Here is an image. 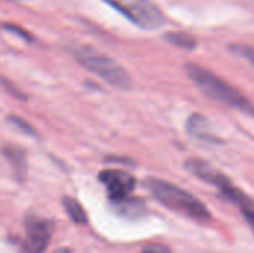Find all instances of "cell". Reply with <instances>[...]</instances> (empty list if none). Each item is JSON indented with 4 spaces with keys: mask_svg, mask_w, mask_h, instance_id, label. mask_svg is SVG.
Returning <instances> with one entry per match:
<instances>
[{
    "mask_svg": "<svg viewBox=\"0 0 254 253\" xmlns=\"http://www.w3.org/2000/svg\"><path fill=\"white\" fill-rule=\"evenodd\" d=\"M146 188L150 191L153 198L162 203L167 209L195 219V221H207L210 219V210L204 206L201 200L193 197L190 192L168 183L162 179H146Z\"/></svg>",
    "mask_w": 254,
    "mask_h": 253,
    "instance_id": "cell-1",
    "label": "cell"
},
{
    "mask_svg": "<svg viewBox=\"0 0 254 253\" xmlns=\"http://www.w3.org/2000/svg\"><path fill=\"white\" fill-rule=\"evenodd\" d=\"M185 67H186L189 78L193 81V84L208 98H211L217 103L226 104V106H232V107L244 110V112L254 113V107L252 106V103L235 86H232L231 84H228L226 81H223L213 72L204 69L202 66L193 64V63H188Z\"/></svg>",
    "mask_w": 254,
    "mask_h": 253,
    "instance_id": "cell-2",
    "label": "cell"
},
{
    "mask_svg": "<svg viewBox=\"0 0 254 253\" xmlns=\"http://www.w3.org/2000/svg\"><path fill=\"white\" fill-rule=\"evenodd\" d=\"M71 54L79 61V64H82L86 70L92 72L95 76L101 78L109 85L121 89H127L131 86V75L112 57L104 55L89 46L74 48L71 49Z\"/></svg>",
    "mask_w": 254,
    "mask_h": 253,
    "instance_id": "cell-3",
    "label": "cell"
},
{
    "mask_svg": "<svg viewBox=\"0 0 254 253\" xmlns=\"http://www.w3.org/2000/svg\"><path fill=\"white\" fill-rule=\"evenodd\" d=\"M104 1L143 30H156L167 24V15L153 0H104Z\"/></svg>",
    "mask_w": 254,
    "mask_h": 253,
    "instance_id": "cell-4",
    "label": "cell"
},
{
    "mask_svg": "<svg viewBox=\"0 0 254 253\" xmlns=\"http://www.w3.org/2000/svg\"><path fill=\"white\" fill-rule=\"evenodd\" d=\"M52 236V222L39 216L25 219V243L22 253H43Z\"/></svg>",
    "mask_w": 254,
    "mask_h": 253,
    "instance_id": "cell-5",
    "label": "cell"
},
{
    "mask_svg": "<svg viewBox=\"0 0 254 253\" xmlns=\"http://www.w3.org/2000/svg\"><path fill=\"white\" fill-rule=\"evenodd\" d=\"M100 180L106 186L112 203H118L128 198L135 188V179L124 170H104L100 173Z\"/></svg>",
    "mask_w": 254,
    "mask_h": 253,
    "instance_id": "cell-6",
    "label": "cell"
},
{
    "mask_svg": "<svg viewBox=\"0 0 254 253\" xmlns=\"http://www.w3.org/2000/svg\"><path fill=\"white\" fill-rule=\"evenodd\" d=\"M186 130H188V134L196 140V142H201V143H205V145H219L222 143L220 137L216 134L211 122L199 115V113H193L189 116L188 122H186Z\"/></svg>",
    "mask_w": 254,
    "mask_h": 253,
    "instance_id": "cell-7",
    "label": "cell"
},
{
    "mask_svg": "<svg viewBox=\"0 0 254 253\" xmlns=\"http://www.w3.org/2000/svg\"><path fill=\"white\" fill-rule=\"evenodd\" d=\"M186 170L190 171L193 176L199 177L201 180H204V182H207V183H210L219 189L229 182V179L225 174H222L219 170H216L211 164L201 161V160L186 161Z\"/></svg>",
    "mask_w": 254,
    "mask_h": 253,
    "instance_id": "cell-8",
    "label": "cell"
},
{
    "mask_svg": "<svg viewBox=\"0 0 254 253\" xmlns=\"http://www.w3.org/2000/svg\"><path fill=\"white\" fill-rule=\"evenodd\" d=\"M3 155L9 161L18 182H22L25 179V174H27V154H25V151L18 148V146L7 145L3 148Z\"/></svg>",
    "mask_w": 254,
    "mask_h": 253,
    "instance_id": "cell-9",
    "label": "cell"
},
{
    "mask_svg": "<svg viewBox=\"0 0 254 253\" xmlns=\"http://www.w3.org/2000/svg\"><path fill=\"white\" fill-rule=\"evenodd\" d=\"M63 204H64V209L68 215V218L74 222V224H79V225H85L88 222V216H86V212L85 209L82 207V204L71 198V197H65L63 200Z\"/></svg>",
    "mask_w": 254,
    "mask_h": 253,
    "instance_id": "cell-10",
    "label": "cell"
},
{
    "mask_svg": "<svg viewBox=\"0 0 254 253\" xmlns=\"http://www.w3.org/2000/svg\"><path fill=\"white\" fill-rule=\"evenodd\" d=\"M118 209V212L124 216H138L144 210V203L140 198H125L122 201L113 203Z\"/></svg>",
    "mask_w": 254,
    "mask_h": 253,
    "instance_id": "cell-11",
    "label": "cell"
},
{
    "mask_svg": "<svg viewBox=\"0 0 254 253\" xmlns=\"http://www.w3.org/2000/svg\"><path fill=\"white\" fill-rule=\"evenodd\" d=\"M165 39L168 42H171L173 45L183 48V49H193L196 46V39L193 36H190L189 33H182V31H174V33H168L165 36Z\"/></svg>",
    "mask_w": 254,
    "mask_h": 253,
    "instance_id": "cell-12",
    "label": "cell"
},
{
    "mask_svg": "<svg viewBox=\"0 0 254 253\" xmlns=\"http://www.w3.org/2000/svg\"><path fill=\"white\" fill-rule=\"evenodd\" d=\"M7 122H9L13 128H16L18 131H21V133H24V134H27V136H31V137H37L36 128H33L25 119H22V118H19V116H15V115H10V116H7Z\"/></svg>",
    "mask_w": 254,
    "mask_h": 253,
    "instance_id": "cell-13",
    "label": "cell"
},
{
    "mask_svg": "<svg viewBox=\"0 0 254 253\" xmlns=\"http://www.w3.org/2000/svg\"><path fill=\"white\" fill-rule=\"evenodd\" d=\"M229 51L234 52L237 57H241L244 60H247L252 66H254V48L249 45H232L229 46Z\"/></svg>",
    "mask_w": 254,
    "mask_h": 253,
    "instance_id": "cell-14",
    "label": "cell"
},
{
    "mask_svg": "<svg viewBox=\"0 0 254 253\" xmlns=\"http://www.w3.org/2000/svg\"><path fill=\"white\" fill-rule=\"evenodd\" d=\"M141 253H173L171 249L162 243H152V245H147L144 246L143 252Z\"/></svg>",
    "mask_w": 254,
    "mask_h": 253,
    "instance_id": "cell-15",
    "label": "cell"
},
{
    "mask_svg": "<svg viewBox=\"0 0 254 253\" xmlns=\"http://www.w3.org/2000/svg\"><path fill=\"white\" fill-rule=\"evenodd\" d=\"M241 212H243V215H244V218H246L247 224L252 227V230H253V233H254V203L249 204V206H246V207H243V209H241Z\"/></svg>",
    "mask_w": 254,
    "mask_h": 253,
    "instance_id": "cell-16",
    "label": "cell"
},
{
    "mask_svg": "<svg viewBox=\"0 0 254 253\" xmlns=\"http://www.w3.org/2000/svg\"><path fill=\"white\" fill-rule=\"evenodd\" d=\"M9 31H12V33H16V34H19L21 37H24V39H27V40H31V36L28 34V33H25V30H22V28H19V27H15V25H12V24H7V25H4Z\"/></svg>",
    "mask_w": 254,
    "mask_h": 253,
    "instance_id": "cell-17",
    "label": "cell"
},
{
    "mask_svg": "<svg viewBox=\"0 0 254 253\" xmlns=\"http://www.w3.org/2000/svg\"><path fill=\"white\" fill-rule=\"evenodd\" d=\"M55 253H70V251L68 249H60V251H57Z\"/></svg>",
    "mask_w": 254,
    "mask_h": 253,
    "instance_id": "cell-18",
    "label": "cell"
}]
</instances>
